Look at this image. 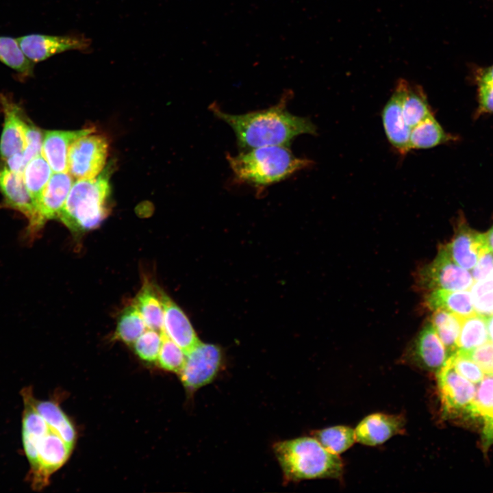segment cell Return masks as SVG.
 I'll return each instance as SVG.
<instances>
[{"mask_svg":"<svg viewBox=\"0 0 493 493\" xmlns=\"http://www.w3.org/2000/svg\"><path fill=\"white\" fill-rule=\"evenodd\" d=\"M24 134L25 147L21 154L27 164L32 158L41 153L43 135L37 127L27 120V118L24 123Z\"/></svg>","mask_w":493,"mask_h":493,"instance_id":"cell-35","label":"cell"},{"mask_svg":"<svg viewBox=\"0 0 493 493\" xmlns=\"http://www.w3.org/2000/svg\"><path fill=\"white\" fill-rule=\"evenodd\" d=\"M4 123L0 140V155L3 160L23 152L25 147L24 123L26 116L10 99L0 94Z\"/></svg>","mask_w":493,"mask_h":493,"instance_id":"cell-13","label":"cell"},{"mask_svg":"<svg viewBox=\"0 0 493 493\" xmlns=\"http://www.w3.org/2000/svg\"><path fill=\"white\" fill-rule=\"evenodd\" d=\"M450 138L432 114L412 128L410 150L432 148Z\"/></svg>","mask_w":493,"mask_h":493,"instance_id":"cell-24","label":"cell"},{"mask_svg":"<svg viewBox=\"0 0 493 493\" xmlns=\"http://www.w3.org/2000/svg\"><path fill=\"white\" fill-rule=\"evenodd\" d=\"M479 107L482 112H493V83L479 82Z\"/></svg>","mask_w":493,"mask_h":493,"instance_id":"cell-38","label":"cell"},{"mask_svg":"<svg viewBox=\"0 0 493 493\" xmlns=\"http://www.w3.org/2000/svg\"><path fill=\"white\" fill-rule=\"evenodd\" d=\"M486 324L489 340L493 343V314L486 316Z\"/></svg>","mask_w":493,"mask_h":493,"instance_id":"cell-41","label":"cell"},{"mask_svg":"<svg viewBox=\"0 0 493 493\" xmlns=\"http://www.w3.org/2000/svg\"><path fill=\"white\" fill-rule=\"evenodd\" d=\"M0 62L22 77L32 76L34 64L22 51L17 38L0 36Z\"/></svg>","mask_w":493,"mask_h":493,"instance_id":"cell-28","label":"cell"},{"mask_svg":"<svg viewBox=\"0 0 493 493\" xmlns=\"http://www.w3.org/2000/svg\"><path fill=\"white\" fill-rule=\"evenodd\" d=\"M160 297L164 309L163 332L185 353H188L201 341L182 309L165 293Z\"/></svg>","mask_w":493,"mask_h":493,"instance_id":"cell-14","label":"cell"},{"mask_svg":"<svg viewBox=\"0 0 493 493\" xmlns=\"http://www.w3.org/2000/svg\"><path fill=\"white\" fill-rule=\"evenodd\" d=\"M0 192L3 197L1 206L21 213L27 219L29 228L35 221L36 212L23 173L10 170L5 164L0 165Z\"/></svg>","mask_w":493,"mask_h":493,"instance_id":"cell-12","label":"cell"},{"mask_svg":"<svg viewBox=\"0 0 493 493\" xmlns=\"http://www.w3.org/2000/svg\"><path fill=\"white\" fill-rule=\"evenodd\" d=\"M427 306L432 309H444L462 319L475 312L471 293L467 290H431L425 298Z\"/></svg>","mask_w":493,"mask_h":493,"instance_id":"cell-20","label":"cell"},{"mask_svg":"<svg viewBox=\"0 0 493 493\" xmlns=\"http://www.w3.org/2000/svg\"><path fill=\"white\" fill-rule=\"evenodd\" d=\"M162 342V332L147 329L133 344L135 353L144 362L157 360Z\"/></svg>","mask_w":493,"mask_h":493,"instance_id":"cell-33","label":"cell"},{"mask_svg":"<svg viewBox=\"0 0 493 493\" xmlns=\"http://www.w3.org/2000/svg\"><path fill=\"white\" fill-rule=\"evenodd\" d=\"M488 340L486 316L475 313L462 319L457 340L459 350H472L485 343Z\"/></svg>","mask_w":493,"mask_h":493,"instance_id":"cell-27","label":"cell"},{"mask_svg":"<svg viewBox=\"0 0 493 493\" xmlns=\"http://www.w3.org/2000/svg\"><path fill=\"white\" fill-rule=\"evenodd\" d=\"M462 351L477 363L484 373L493 375V343L492 342H486L470 351Z\"/></svg>","mask_w":493,"mask_h":493,"instance_id":"cell-36","label":"cell"},{"mask_svg":"<svg viewBox=\"0 0 493 493\" xmlns=\"http://www.w3.org/2000/svg\"><path fill=\"white\" fill-rule=\"evenodd\" d=\"M94 132L92 128L77 131H48L43 135L41 154L53 173L68 172V151L78 138Z\"/></svg>","mask_w":493,"mask_h":493,"instance_id":"cell-17","label":"cell"},{"mask_svg":"<svg viewBox=\"0 0 493 493\" xmlns=\"http://www.w3.org/2000/svg\"><path fill=\"white\" fill-rule=\"evenodd\" d=\"M147 329L137 307L132 304L121 314L117 322L114 338L127 344L134 342Z\"/></svg>","mask_w":493,"mask_h":493,"instance_id":"cell-29","label":"cell"},{"mask_svg":"<svg viewBox=\"0 0 493 493\" xmlns=\"http://www.w3.org/2000/svg\"><path fill=\"white\" fill-rule=\"evenodd\" d=\"M108 175L101 173L73 182L58 218L71 231L82 232L98 227L108 213Z\"/></svg>","mask_w":493,"mask_h":493,"instance_id":"cell-4","label":"cell"},{"mask_svg":"<svg viewBox=\"0 0 493 493\" xmlns=\"http://www.w3.org/2000/svg\"><path fill=\"white\" fill-rule=\"evenodd\" d=\"M484 237L488 249L493 252V226L484 233Z\"/></svg>","mask_w":493,"mask_h":493,"instance_id":"cell-40","label":"cell"},{"mask_svg":"<svg viewBox=\"0 0 493 493\" xmlns=\"http://www.w3.org/2000/svg\"><path fill=\"white\" fill-rule=\"evenodd\" d=\"M493 273V252L487 251L483 253L472 268V276L474 281H479Z\"/></svg>","mask_w":493,"mask_h":493,"instance_id":"cell-37","label":"cell"},{"mask_svg":"<svg viewBox=\"0 0 493 493\" xmlns=\"http://www.w3.org/2000/svg\"><path fill=\"white\" fill-rule=\"evenodd\" d=\"M404 425L405 420L400 416L381 413L370 414L355 428V440L364 445H379L401 433Z\"/></svg>","mask_w":493,"mask_h":493,"instance_id":"cell-15","label":"cell"},{"mask_svg":"<svg viewBox=\"0 0 493 493\" xmlns=\"http://www.w3.org/2000/svg\"><path fill=\"white\" fill-rule=\"evenodd\" d=\"M221 362L222 353L218 346L200 342L186 353L185 364L179 372L180 380L192 393L214 379Z\"/></svg>","mask_w":493,"mask_h":493,"instance_id":"cell-8","label":"cell"},{"mask_svg":"<svg viewBox=\"0 0 493 493\" xmlns=\"http://www.w3.org/2000/svg\"><path fill=\"white\" fill-rule=\"evenodd\" d=\"M147 329L163 331L164 309L159 293L150 284H144L134 302Z\"/></svg>","mask_w":493,"mask_h":493,"instance_id":"cell-22","label":"cell"},{"mask_svg":"<svg viewBox=\"0 0 493 493\" xmlns=\"http://www.w3.org/2000/svg\"><path fill=\"white\" fill-rule=\"evenodd\" d=\"M314 438L329 453L339 455L350 448L355 440V430L346 426H335L316 431Z\"/></svg>","mask_w":493,"mask_h":493,"instance_id":"cell-30","label":"cell"},{"mask_svg":"<svg viewBox=\"0 0 493 493\" xmlns=\"http://www.w3.org/2000/svg\"><path fill=\"white\" fill-rule=\"evenodd\" d=\"M382 121L390 143L401 154L407 153L410 151L409 137L412 129L404 120L401 94L396 86L383 109Z\"/></svg>","mask_w":493,"mask_h":493,"instance_id":"cell-16","label":"cell"},{"mask_svg":"<svg viewBox=\"0 0 493 493\" xmlns=\"http://www.w3.org/2000/svg\"><path fill=\"white\" fill-rule=\"evenodd\" d=\"M448 359L459 375L472 383H479L484 378L481 368L462 351L457 350Z\"/></svg>","mask_w":493,"mask_h":493,"instance_id":"cell-34","label":"cell"},{"mask_svg":"<svg viewBox=\"0 0 493 493\" xmlns=\"http://www.w3.org/2000/svg\"><path fill=\"white\" fill-rule=\"evenodd\" d=\"M108 142L93 132L76 139L68 155V172L75 179H90L99 175L106 162Z\"/></svg>","mask_w":493,"mask_h":493,"instance_id":"cell-6","label":"cell"},{"mask_svg":"<svg viewBox=\"0 0 493 493\" xmlns=\"http://www.w3.org/2000/svg\"><path fill=\"white\" fill-rule=\"evenodd\" d=\"M479 383L475 404L483 422V435L488 446L493 443V375L484 377Z\"/></svg>","mask_w":493,"mask_h":493,"instance_id":"cell-23","label":"cell"},{"mask_svg":"<svg viewBox=\"0 0 493 493\" xmlns=\"http://www.w3.org/2000/svg\"><path fill=\"white\" fill-rule=\"evenodd\" d=\"M227 160L237 181L256 188L280 182L313 163L281 145L242 151L236 155H227Z\"/></svg>","mask_w":493,"mask_h":493,"instance_id":"cell-2","label":"cell"},{"mask_svg":"<svg viewBox=\"0 0 493 493\" xmlns=\"http://www.w3.org/2000/svg\"><path fill=\"white\" fill-rule=\"evenodd\" d=\"M53 173L49 164L41 153L32 158L25 166L23 176L35 208Z\"/></svg>","mask_w":493,"mask_h":493,"instance_id":"cell-25","label":"cell"},{"mask_svg":"<svg viewBox=\"0 0 493 493\" xmlns=\"http://www.w3.org/2000/svg\"><path fill=\"white\" fill-rule=\"evenodd\" d=\"M479 82L493 83V66L488 67L481 71L478 77Z\"/></svg>","mask_w":493,"mask_h":493,"instance_id":"cell-39","label":"cell"},{"mask_svg":"<svg viewBox=\"0 0 493 493\" xmlns=\"http://www.w3.org/2000/svg\"><path fill=\"white\" fill-rule=\"evenodd\" d=\"M73 179L68 172L53 173L36 205L35 221L26 230L27 238L34 239L47 220L58 218Z\"/></svg>","mask_w":493,"mask_h":493,"instance_id":"cell-10","label":"cell"},{"mask_svg":"<svg viewBox=\"0 0 493 493\" xmlns=\"http://www.w3.org/2000/svg\"><path fill=\"white\" fill-rule=\"evenodd\" d=\"M437 383L444 413L448 417H478L473 383L459 375L448 359L437 370Z\"/></svg>","mask_w":493,"mask_h":493,"instance_id":"cell-5","label":"cell"},{"mask_svg":"<svg viewBox=\"0 0 493 493\" xmlns=\"http://www.w3.org/2000/svg\"><path fill=\"white\" fill-rule=\"evenodd\" d=\"M17 40L25 55L34 63L70 50L88 52L91 46L90 39L76 33L63 36L33 34L17 38Z\"/></svg>","mask_w":493,"mask_h":493,"instance_id":"cell-9","label":"cell"},{"mask_svg":"<svg viewBox=\"0 0 493 493\" xmlns=\"http://www.w3.org/2000/svg\"><path fill=\"white\" fill-rule=\"evenodd\" d=\"M457 225L451 242L443 247L459 266L466 270L472 269L480 256L490 251L484 233L471 229L464 220H460Z\"/></svg>","mask_w":493,"mask_h":493,"instance_id":"cell-11","label":"cell"},{"mask_svg":"<svg viewBox=\"0 0 493 493\" xmlns=\"http://www.w3.org/2000/svg\"><path fill=\"white\" fill-rule=\"evenodd\" d=\"M291 94L289 90L276 105L241 114L225 112L216 103L211 104L209 109L232 129L242 151L273 145L289 147L299 135L316 134V127L309 118L288 110Z\"/></svg>","mask_w":493,"mask_h":493,"instance_id":"cell-1","label":"cell"},{"mask_svg":"<svg viewBox=\"0 0 493 493\" xmlns=\"http://www.w3.org/2000/svg\"><path fill=\"white\" fill-rule=\"evenodd\" d=\"M412 356L420 366L436 371L448 359L449 355L446 349L431 322L418 334L412 347Z\"/></svg>","mask_w":493,"mask_h":493,"instance_id":"cell-18","label":"cell"},{"mask_svg":"<svg viewBox=\"0 0 493 493\" xmlns=\"http://www.w3.org/2000/svg\"><path fill=\"white\" fill-rule=\"evenodd\" d=\"M418 284L429 290H467L475 282L472 275L456 264L444 247L418 274Z\"/></svg>","mask_w":493,"mask_h":493,"instance_id":"cell-7","label":"cell"},{"mask_svg":"<svg viewBox=\"0 0 493 493\" xmlns=\"http://www.w3.org/2000/svg\"><path fill=\"white\" fill-rule=\"evenodd\" d=\"M401 94L402 113L406 124L412 129L432 115L422 88L399 79L396 84Z\"/></svg>","mask_w":493,"mask_h":493,"instance_id":"cell-19","label":"cell"},{"mask_svg":"<svg viewBox=\"0 0 493 493\" xmlns=\"http://www.w3.org/2000/svg\"><path fill=\"white\" fill-rule=\"evenodd\" d=\"M32 401L38 413L44 418L61 438L72 448L75 445L77 432L73 424L55 400H38L32 396Z\"/></svg>","mask_w":493,"mask_h":493,"instance_id":"cell-21","label":"cell"},{"mask_svg":"<svg viewBox=\"0 0 493 493\" xmlns=\"http://www.w3.org/2000/svg\"><path fill=\"white\" fill-rule=\"evenodd\" d=\"M462 320V319L457 315L444 309L434 310L432 315L431 323L446 347L449 356L458 349L457 340Z\"/></svg>","mask_w":493,"mask_h":493,"instance_id":"cell-26","label":"cell"},{"mask_svg":"<svg viewBox=\"0 0 493 493\" xmlns=\"http://www.w3.org/2000/svg\"><path fill=\"white\" fill-rule=\"evenodd\" d=\"M162 342L157 358L158 364L164 370L179 373L186 361V353L164 332H162Z\"/></svg>","mask_w":493,"mask_h":493,"instance_id":"cell-31","label":"cell"},{"mask_svg":"<svg viewBox=\"0 0 493 493\" xmlns=\"http://www.w3.org/2000/svg\"><path fill=\"white\" fill-rule=\"evenodd\" d=\"M274 452L286 479L339 478L343 465L338 455L327 451L315 438L279 442Z\"/></svg>","mask_w":493,"mask_h":493,"instance_id":"cell-3","label":"cell"},{"mask_svg":"<svg viewBox=\"0 0 493 493\" xmlns=\"http://www.w3.org/2000/svg\"><path fill=\"white\" fill-rule=\"evenodd\" d=\"M471 296L477 314L488 316L493 314V273L486 278L475 281Z\"/></svg>","mask_w":493,"mask_h":493,"instance_id":"cell-32","label":"cell"}]
</instances>
